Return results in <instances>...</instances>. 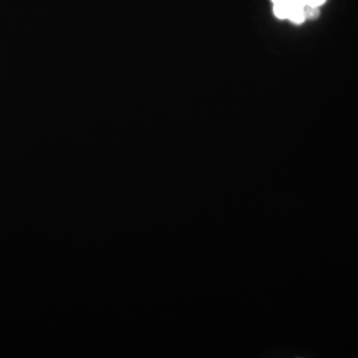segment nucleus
Listing matches in <instances>:
<instances>
[{
    "label": "nucleus",
    "mask_w": 358,
    "mask_h": 358,
    "mask_svg": "<svg viewBox=\"0 0 358 358\" xmlns=\"http://www.w3.org/2000/svg\"><path fill=\"white\" fill-rule=\"evenodd\" d=\"M287 19H289L294 24H300V23L306 22L304 6H292V4H289Z\"/></svg>",
    "instance_id": "1"
},
{
    "label": "nucleus",
    "mask_w": 358,
    "mask_h": 358,
    "mask_svg": "<svg viewBox=\"0 0 358 358\" xmlns=\"http://www.w3.org/2000/svg\"><path fill=\"white\" fill-rule=\"evenodd\" d=\"M288 10H289V3H288V0L273 3V15H275L278 19H280V20L287 19Z\"/></svg>",
    "instance_id": "2"
},
{
    "label": "nucleus",
    "mask_w": 358,
    "mask_h": 358,
    "mask_svg": "<svg viewBox=\"0 0 358 358\" xmlns=\"http://www.w3.org/2000/svg\"><path fill=\"white\" fill-rule=\"evenodd\" d=\"M304 15H306V20H315L320 15V7L319 6H312V4H306L304 6Z\"/></svg>",
    "instance_id": "3"
},
{
    "label": "nucleus",
    "mask_w": 358,
    "mask_h": 358,
    "mask_svg": "<svg viewBox=\"0 0 358 358\" xmlns=\"http://www.w3.org/2000/svg\"><path fill=\"white\" fill-rule=\"evenodd\" d=\"M288 3L292 6H306L307 0H288Z\"/></svg>",
    "instance_id": "4"
},
{
    "label": "nucleus",
    "mask_w": 358,
    "mask_h": 358,
    "mask_svg": "<svg viewBox=\"0 0 358 358\" xmlns=\"http://www.w3.org/2000/svg\"><path fill=\"white\" fill-rule=\"evenodd\" d=\"M325 0H307V4H312V6H319L320 7L321 4L324 3Z\"/></svg>",
    "instance_id": "5"
},
{
    "label": "nucleus",
    "mask_w": 358,
    "mask_h": 358,
    "mask_svg": "<svg viewBox=\"0 0 358 358\" xmlns=\"http://www.w3.org/2000/svg\"><path fill=\"white\" fill-rule=\"evenodd\" d=\"M273 3H278V1H285V0H272Z\"/></svg>",
    "instance_id": "6"
}]
</instances>
